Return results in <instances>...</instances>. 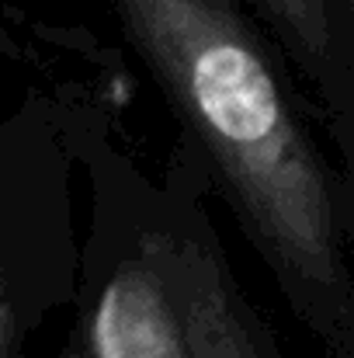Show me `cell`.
Returning <instances> with one entry per match:
<instances>
[{"mask_svg": "<svg viewBox=\"0 0 354 358\" xmlns=\"http://www.w3.org/2000/svg\"><path fill=\"white\" fill-rule=\"evenodd\" d=\"M87 352L91 358H188L170 292L142 247L105 278L87 320Z\"/></svg>", "mask_w": 354, "mask_h": 358, "instance_id": "cell-4", "label": "cell"}, {"mask_svg": "<svg viewBox=\"0 0 354 358\" xmlns=\"http://www.w3.org/2000/svg\"><path fill=\"white\" fill-rule=\"evenodd\" d=\"M0 358H21L17 355V317L3 296H0Z\"/></svg>", "mask_w": 354, "mask_h": 358, "instance_id": "cell-5", "label": "cell"}, {"mask_svg": "<svg viewBox=\"0 0 354 358\" xmlns=\"http://www.w3.org/2000/svg\"><path fill=\"white\" fill-rule=\"evenodd\" d=\"M257 17L274 35L285 59L302 73L320 108L334 125L341 150L351 157L354 73L351 24L354 14L341 0H250Z\"/></svg>", "mask_w": 354, "mask_h": 358, "instance_id": "cell-3", "label": "cell"}, {"mask_svg": "<svg viewBox=\"0 0 354 358\" xmlns=\"http://www.w3.org/2000/svg\"><path fill=\"white\" fill-rule=\"evenodd\" d=\"M112 10L292 313L330 358H354L348 185L264 31L236 0H112Z\"/></svg>", "mask_w": 354, "mask_h": 358, "instance_id": "cell-1", "label": "cell"}, {"mask_svg": "<svg viewBox=\"0 0 354 358\" xmlns=\"http://www.w3.org/2000/svg\"><path fill=\"white\" fill-rule=\"evenodd\" d=\"M10 42H7V31H3V24H0V49H7Z\"/></svg>", "mask_w": 354, "mask_h": 358, "instance_id": "cell-6", "label": "cell"}, {"mask_svg": "<svg viewBox=\"0 0 354 358\" xmlns=\"http://www.w3.org/2000/svg\"><path fill=\"white\" fill-rule=\"evenodd\" d=\"M139 247L170 292L188 358H278L274 338L239 292L219 240L205 227L146 234Z\"/></svg>", "mask_w": 354, "mask_h": 358, "instance_id": "cell-2", "label": "cell"}, {"mask_svg": "<svg viewBox=\"0 0 354 358\" xmlns=\"http://www.w3.org/2000/svg\"><path fill=\"white\" fill-rule=\"evenodd\" d=\"M341 3H344V7H348V10L354 14V0H341Z\"/></svg>", "mask_w": 354, "mask_h": 358, "instance_id": "cell-7", "label": "cell"}]
</instances>
